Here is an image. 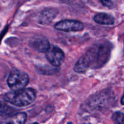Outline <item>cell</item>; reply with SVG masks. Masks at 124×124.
Masks as SVG:
<instances>
[{"mask_svg": "<svg viewBox=\"0 0 124 124\" xmlns=\"http://www.w3.org/2000/svg\"><path fill=\"white\" fill-rule=\"evenodd\" d=\"M111 47L109 42L93 44L75 64L74 70L82 73L90 69H99L108 61Z\"/></svg>", "mask_w": 124, "mask_h": 124, "instance_id": "obj_1", "label": "cell"}, {"mask_svg": "<svg viewBox=\"0 0 124 124\" xmlns=\"http://www.w3.org/2000/svg\"><path fill=\"white\" fill-rule=\"evenodd\" d=\"M36 92L32 88H25L16 92H12L4 95V100L16 107H26L35 101Z\"/></svg>", "mask_w": 124, "mask_h": 124, "instance_id": "obj_2", "label": "cell"}, {"mask_svg": "<svg viewBox=\"0 0 124 124\" xmlns=\"http://www.w3.org/2000/svg\"><path fill=\"white\" fill-rule=\"evenodd\" d=\"M7 85L13 92L25 88L29 82V76L25 73L19 70L11 71L7 78Z\"/></svg>", "mask_w": 124, "mask_h": 124, "instance_id": "obj_3", "label": "cell"}, {"mask_svg": "<svg viewBox=\"0 0 124 124\" xmlns=\"http://www.w3.org/2000/svg\"><path fill=\"white\" fill-rule=\"evenodd\" d=\"M84 24L79 21L65 19L60 21L54 25V28L57 30L66 31H79L84 29Z\"/></svg>", "mask_w": 124, "mask_h": 124, "instance_id": "obj_4", "label": "cell"}, {"mask_svg": "<svg viewBox=\"0 0 124 124\" xmlns=\"http://www.w3.org/2000/svg\"><path fill=\"white\" fill-rule=\"evenodd\" d=\"M47 61L54 67H59L65 58L63 51L56 46H50L48 50L46 53Z\"/></svg>", "mask_w": 124, "mask_h": 124, "instance_id": "obj_5", "label": "cell"}, {"mask_svg": "<svg viewBox=\"0 0 124 124\" xmlns=\"http://www.w3.org/2000/svg\"><path fill=\"white\" fill-rule=\"evenodd\" d=\"M27 119V114L24 112L16 113L4 121L0 122V124H25Z\"/></svg>", "mask_w": 124, "mask_h": 124, "instance_id": "obj_6", "label": "cell"}, {"mask_svg": "<svg viewBox=\"0 0 124 124\" xmlns=\"http://www.w3.org/2000/svg\"><path fill=\"white\" fill-rule=\"evenodd\" d=\"M31 47L38 52L46 53L50 47V44L47 39L38 38L33 41Z\"/></svg>", "mask_w": 124, "mask_h": 124, "instance_id": "obj_7", "label": "cell"}, {"mask_svg": "<svg viewBox=\"0 0 124 124\" xmlns=\"http://www.w3.org/2000/svg\"><path fill=\"white\" fill-rule=\"evenodd\" d=\"M94 21L101 25H112L115 23V18L112 15L105 13H101L96 15Z\"/></svg>", "mask_w": 124, "mask_h": 124, "instance_id": "obj_8", "label": "cell"}, {"mask_svg": "<svg viewBox=\"0 0 124 124\" xmlns=\"http://www.w3.org/2000/svg\"><path fill=\"white\" fill-rule=\"evenodd\" d=\"M57 12L55 10L53 9H46L42 11L39 17V23L41 24H45L50 23L53 18L56 16Z\"/></svg>", "mask_w": 124, "mask_h": 124, "instance_id": "obj_9", "label": "cell"}, {"mask_svg": "<svg viewBox=\"0 0 124 124\" xmlns=\"http://www.w3.org/2000/svg\"><path fill=\"white\" fill-rule=\"evenodd\" d=\"M15 113V109L10 107L4 102L0 101V116L2 117H10Z\"/></svg>", "mask_w": 124, "mask_h": 124, "instance_id": "obj_10", "label": "cell"}, {"mask_svg": "<svg viewBox=\"0 0 124 124\" xmlns=\"http://www.w3.org/2000/svg\"><path fill=\"white\" fill-rule=\"evenodd\" d=\"M112 119L114 124H124V114L120 111L115 112L113 115Z\"/></svg>", "mask_w": 124, "mask_h": 124, "instance_id": "obj_11", "label": "cell"}, {"mask_svg": "<svg viewBox=\"0 0 124 124\" xmlns=\"http://www.w3.org/2000/svg\"><path fill=\"white\" fill-rule=\"evenodd\" d=\"M121 104L124 105V94L123 95V96H122V99H121Z\"/></svg>", "mask_w": 124, "mask_h": 124, "instance_id": "obj_12", "label": "cell"}, {"mask_svg": "<svg viewBox=\"0 0 124 124\" xmlns=\"http://www.w3.org/2000/svg\"><path fill=\"white\" fill-rule=\"evenodd\" d=\"M39 124L37 123V122H35V123H33V124Z\"/></svg>", "mask_w": 124, "mask_h": 124, "instance_id": "obj_13", "label": "cell"}]
</instances>
